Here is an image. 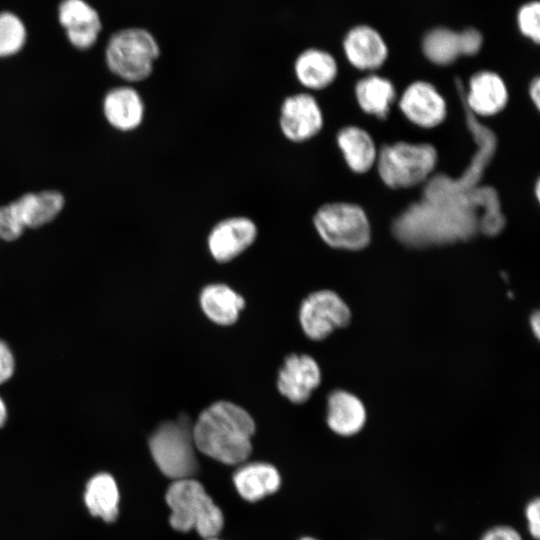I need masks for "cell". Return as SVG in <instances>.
<instances>
[{
  "mask_svg": "<svg viewBox=\"0 0 540 540\" xmlns=\"http://www.w3.org/2000/svg\"><path fill=\"white\" fill-rule=\"evenodd\" d=\"M517 27L521 34L539 44L540 41V3L530 1L523 4L517 12Z\"/></svg>",
  "mask_w": 540,
  "mask_h": 540,
  "instance_id": "484cf974",
  "label": "cell"
},
{
  "mask_svg": "<svg viewBox=\"0 0 540 540\" xmlns=\"http://www.w3.org/2000/svg\"><path fill=\"white\" fill-rule=\"evenodd\" d=\"M258 236V227L247 216H231L218 221L210 230L207 245L220 263L233 260L247 250Z\"/></svg>",
  "mask_w": 540,
  "mask_h": 540,
  "instance_id": "7c38bea8",
  "label": "cell"
},
{
  "mask_svg": "<svg viewBox=\"0 0 540 540\" xmlns=\"http://www.w3.org/2000/svg\"><path fill=\"white\" fill-rule=\"evenodd\" d=\"M524 515L527 523V529L530 536L539 540L540 537V499L534 497L530 499L524 508Z\"/></svg>",
  "mask_w": 540,
  "mask_h": 540,
  "instance_id": "83f0119b",
  "label": "cell"
},
{
  "mask_svg": "<svg viewBox=\"0 0 540 540\" xmlns=\"http://www.w3.org/2000/svg\"><path fill=\"white\" fill-rule=\"evenodd\" d=\"M346 60L360 71H376L388 59V45L374 27L361 24L348 30L342 40Z\"/></svg>",
  "mask_w": 540,
  "mask_h": 540,
  "instance_id": "4fadbf2b",
  "label": "cell"
},
{
  "mask_svg": "<svg viewBox=\"0 0 540 540\" xmlns=\"http://www.w3.org/2000/svg\"><path fill=\"white\" fill-rule=\"evenodd\" d=\"M65 206L64 196L56 190L23 194L0 206V239L17 240L26 228H39L52 222Z\"/></svg>",
  "mask_w": 540,
  "mask_h": 540,
  "instance_id": "52a82bcc",
  "label": "cell"
},
{
  "mask_svg": "<svg viewBox=\"0 0 540 540\" xmlns=\"http://www.w3.org/2000/svg\"><path fill=\"white\" fill-rule=\"evenodd\" d=\"M299 540H318V539L313 538V537L306 536V537H302V538L299 539Z\"/></svg>",
  "mask_w": 540,
  "mask_h": 540,
  "instance_id": "e575fe53",
  "label": "cell"
},
{
  "mask_svg": "<svg viewBox=\"0 0 540 540\" xmlns=\"http://www.w3.org/2000/svg\"><path fill=\"white\" fill-rule=\"evenodd\" d=\"M165 500L171 510L169 523L176 531L195 529L206 539L216 537L222 530V511L197 480H174L166 491Z\"/></svg>",
  "mask_w": 540,
  "mask_h": 540,
  "instance_id": "3957f363",
  "label": "cell"
},
{
  "mask_svg": "<svg viewBox=\"0 0 540 540\" xmlns=\"http://www.w3.org/2000/svg\"><path fill=\"white\" fill-rule=\"evenodd\" d=\"M354 96L359 109L379 121L386 120L398 99L394 83L387 77L368 74L354 85Z\"/></svg>",
  "mask_w": 540,
  "mask_h": 540,
  "instance_id": "d6986e66",
  "label": "cell"
},
{
  "mask_svg": "<svg viewBox=\"0 0 540 540\" xmlns=\"http://www.w3.org/2000/svg\"><path fill=\"white\" fill-rule=\"evenodd\" d=\"M255 423L242 407L227 401L213 403L192 427L195 447L227 465L244 462L252 451Z\"/></svg>",
  "mask_w": 540,
  "mask_h": 540,
  "instance_id": "6da1fadb",
  "label": "cell"
},
{
  "mask_svg": "<svg viewBox=\"0 0 540 540\" xmlns=\"http://www.w3.org/2000/svg\"><path fill=\"white\" fill-rule=\"evenodd\" d=\"M299 319L304 333L309 338L321 340L335 329L348 325L351 312L347 304L335 292L321 290L304 299L300 307Z\"/></svg>",
  "mask_w": 540,
  "mask_h": 540,
  "instance_id": "9c48e42d",
  "label": "cell"
},
{
  "mask_svg": "<svg viewBox=\"0 0 540 540\" xmlns=\"http://www.w3.org/2000/svg\"><path fill=\"white\" fill-rule=\"evenodd\" d=\"M234 486L246 501L255 502L275 493L281 484L278 470L262 462L248 463L233 475Z\"/></svg>",
  "mask_w": 540,
  "mask_h": 540,
  "instance_id": "44dd1931",
  "label": "cell"
},
{
  "mask_svg": "<svg viewBox=\"0 0 540 540\" xmlns=\"http://www.w3.org/2000/svg\"><path fill=\"white\" fill-rule=\"evenodd\" d=\"M312 223L323 242L334 249L358 251L371 241L369 216L361 205L354 202L324 203L315 211Z\"/></svg>",
  "mask_w": 540,
  "mask_h": 540,
  "instance_id": "5b68a950",
  "label": "cell"
},
{
  "mask_svg": "<svg viewBox=\"0 0 540 540\" xmlns=\"http://www.w3.org/2000/svg\"><path fill=\"white\" fill-rule=\"evenodd\" d=\"M56 21L67 43L79 51L93 48L104 30L101 13L89 0H60Z\"/></svg>",
  "mask_w": 540,
  "mask_h": 540,
  "instance_id": "ba28073f",
  "label": "cell"
},
{
  "mask_svg": "<svg viewBox=\"0 0 540 540\" xmlns=\"http://www.w3.org/2000/svg\"><path fill=\"white\" fill-rule=\"evenodd\" d=\"M161 55L156 36L146 27L131 25L113 31L104 47L108 70L127 83L148 79Z\"/></svg>",
  "mask_w": 540,
  "mask_h": 540,
  "instance_id": "7a4b0ae2",
  "label": "cell"
},
{
  "mask_svg": "<svg viewBox=\"0 0 540 540\" xmlns=\"http://www.w3.org/2000/svg\"><path fill=\"white\" fill-rule=\"evenodd\" d=\"M324 127V114L316 97L298 92L284 98L280 106L279 128L290 142L303 143L315 138Z\"/></svg>",
  "mask_w": 540,
  "mask_h": 540,
  "instance_id": "30bf717a",
  "label": "cell"
},
{
  "mask_svg": "<svg viewBox=\"0 0 540 540\" xmlns=\"http://www.w3.org/2000/svg\"><path fill=\"white\" fill-rule=\"evenodd\" d=\"M479 540H523V537L515 527L498 524L485 530Z\"/></svg>",
  "mask_w": 540,
  "mask_h": 540,
  "instance_id": "f1b7e54d",
  "label": "cell"
},
{
  "mask_svg": "<svg viewBox=\"0 0 540 540\" xmlns=\"http://www.w3.org/2000/svg\"><path fill=\"white\" fill-rule=\"evenodd\" d=\"M7 419V408L4 400L0 397V428L4 426Z\"/></svg>",
  "mask_w": 540,
  "mask_h": 540,
  "instance_id": "d6a6232c",
  "label": "cell"
},
{
  "mask_svg": "<svg viewBox=\"0 0 540 540\" xmlns=\"http://www.w3.org/2000/svg\"><path fill=\"white\" fill-rule=\"evenodd\" d=\"M530 324L533 333L537 338H539V332H540V315L539 312L536 311L534 314H532L530 318Z\"/></svg>",
  "mask_w": 540,
  "mask_h": 540,
  "instance_id": "1f68e13d",
  "label": "cell"
},
{
  "mask_svg": "<svg viewBox=\"0 0 540 540\" xmlns=\"http://www.w3.org/2000/svg\"><path fill=\"white\" fill-rule=\"evenodd\" d=\"M200 305L211 321L219 325H231L237 320L245 301L229 286L211 284L202 290Z\"/></svg>",
  "mask_w": 540,
  "mask_h": 540,
  "instance_id": "603a6c76",
  "label": "cell"
},
{
  "mask_svg": "<svg viewBox=\"0 0 540 540\" xmlns=\"http://www.w3.org/2000/svg\"><path fill=\"white\" fill-rule=\"evenodd\" d=\"M103 114L114 129L130 132L143 122L145 105L139 92L132 86L114 87L104 96Z\"/></svg>",
  "mask_w": 540,
  "mask_h": 540,
  "instance_id": "e0dca14e",
  "label": "cell"
},
{
  "mask_svg": "<svg viewBox=\"0 0 540 540\" xmlns=\"http://www.w3.org/2000/svg\"><path fill=\"white\" fill-rule=\"evenodd\" d=\"M426 58L437 65L453 63L461 54L458 32L447 27L429 30L422 39Z\"/></svg>",
  "mask_w": 540,
  "mask_h": 540,
  "instance_id": "cb8c5ba5",
  "label": "cell"
},
{
  "mask_svg": "<svg viewBox=\"0 0 540 540\" xmlns=\"http://www.w3.org/2000/svg\"><path fill=\"white\" fill-rule=\"evenodd\" d=\"M293 72L302 87L308 91H320L335 82L339 67L336 58L329 51L309 47L296 56Z\"/></svg>",
  "mask_w": 540,
  "mask_h": 540,
  "instance_id": "2e32d148",
  "label": "cell"
},
{
  "mask_svg": "<svg viewBox=\"0 0 540 540\" xmlns=\"http://www.w3.org/2000/svg\"><path fill=\"white\" fill-rule=\"evenodd\" d=\"M192 427L187 418L162 423L149 439V449L160 471L173 480L197 471Z\"/></svg>",
  "mask_w": 540,
  "mask_h": 540,
  "instance_id": "8992f818",
  "label": "cell"
},
{
  "mask_svg": "<svg viewBox=\"0 0 540 540\" xmlns=\"http://www.w3.org/2000/svg\"><path fill=\"white\" fill-rule=\"evenodd\" d=\"M120 493L115 478L107 472L93 475L84 489V503L89 513L104 522H114L119 515Z\"/></svg>",
  "mask_w": 540,
  "mask_h": 540,
  "instance_id": "7402d4cb",
  "label": "cell"
},
{
  "mask_svg": "<svg viewBox=\"0 0 540 540\" xmlns=\"http://www.w3.org/2000/svg\"><path fill=\"white\" fill-rule=\"evenodd\" d=\"M438 161V151L431 143L396 141L378 149L375 167L386 187L410 189L425 182Z\"/></svg>",
  "mask_w": 540,
  "mask_h": 540,
  "instance_id": "277c9868",
  "label": "cell"
},
{
  "mask_svg": "<svg viewBox=\"0 0 540 540\" xmlns=\"http://www.w3.org/2000/svg\"><path fill=\"white\" fill-rule=\"evenodd\" d=\"M534 195H535V198L537 201H539V198H540V182H539V178L536 179L535 181V185H534Z\"/></svg>",
  "mask_w": 540,
  "mask_h": 540,
  "instance_id": "836d02e7",
  "label": "cell"
},
{
  "mask_svg": "<svg viewBox=\"0 0 540 540\" xmlns=\"http://www.w3.org/2000/svg\"><path fill=\"white\" fill-rule=\"evenodd\" d=\"M398 109L413 125L433 129L447 118L448 105L437 87L426 80L408 84L397 99Z\"/></svg>",
  "mask_w": 540,
  "mask_h": 540,
  "instance_id": "8fae6325",
  "label": "cell"
},
{
  "mask_svg": "<svg viewBox=\"0 0 540 540\" xmlns=\"http://www.w3.org/2000/svg\"><path fill=\"white\" fill-rule=\"evenodd\" d=\"M326 420L334 433L353 436L364 427L366 410L357 396L344 390H335L328 397Z\"/></svg>",
  "mask_w": 540,
  "mask_h": 540,
  "instance_id": "ffe728a7",
  "label": "cell"
},
{
  "mask_svg": "<svg viewBox=\"0 0 540 540\" xmlns=\"http://www.w3.org/2000/svg\"><path fill=\"white\" fill-rule=\"evenodd\" d=\"M15 370V359L10 347L0 340V384L8 381Z\"/></svg>",
  "mask_w": 540,
  "mask_h": 540,
  "instance_id": "f546056e",
  "label": "cell"
},
{
  "mask_svg": "<svg viewBox=\"0 0 540 540\" xmlns=\"http://www.w3.org/2000/svg\"><path fill=\"white\" fill-rule=\"evenodd\" d=\"M509 102L505 80L492 70H480L468 81L466 103L470 111L480 117L501 113Z\"/></svg>",
  "mask_w": 540,
  "mask_h": 540,
  "instance_id": "5bb4252c",
  "label": "cell"
},
{
  "mask_svg": "<svg viewBox=\"0 0 540 540\" xmlns=\"http://www.w3.org/2000/svg\"><path fill=\"white\" fill-rule=\"evenodd\" d=\"M528 96L536 111L540 108V79L535 76L528 86Z\"/></svg>",
  "mask_w": 540,
  "mask_h": 540,
  "instance_id": "4dcf8cb0",
  "label": "cell"
},
{
  "mask_svg": "<svg viewBox=\"0 0 540 540\" xmlns=\"http://www.w3.org/2000/svg\"><path fill=\"white\" fill-rule=\"evenodd\" d=\"M205 540H219L216 537L206 538Z\"/></svg>",
  "mask_w": 540,
  "mask_h": 540,
  "instance_id": "d590c367",
  "label": "cell"
},
{
  "mask_svg": "<svg viewBox=\"0 0 540 540\" xmlns=\"http://www.w3.org/2000/svg\"><path fill=\"white\" fill-rule=\"evenodd\" d=\"M458 36L462 55H475L481 49L483 36L476 28H466Z\"/></svg>",
  "mask_w": 540,
  "mask_h": 540,
  "instance_id": "4316f807",
  "label": "cell"
},
{
  "mask_svg": "<svg viewBox=\"0 0 540 540\" xmlns=\"http://www.w3.org/2000/svg\"><path fill=\"white\" fill-rule=\"evenodd\" d=\"M28 40L29 29L24 19L13 10H0V59L21 53Z\"/></svg>",
  "mask_w": 540,
  "mask_h": 540,
  "instance_id": "d4e9b609",
  "label": "cell"
},
{
  "mask_svg": "<svg viewBox=\"0 0 540 540\" xmlns=\"http://www.w3.org/2000/svg\"><path fill=\"white\" fill-rule=\"evenodd\" d=\"M320 381V368L312 357L292 354L279 371L277 387L291 402L301 404L308 400Z\"/></svg>",
  "mask_w": 540,
  "mask_h": 540,
  "instance_id": "9a60e30c",
  "label": "cell"
},
{
  "mask_svg": "<svg viewBox=\"0 0 540 540\" xmlns=\"http://www.w3.org/2000/svg\"><path fill=\"white\" fill-rule=\"evenodd\" d=\"M335 141L346 166L354 174L364 175L375 167L378 148L366 129L357 125L344 126L338 130Z\"/></svg>",
  "mask_w": 540,
  "mask_h": 540,
  "instance_id": "ac0fdd59",
  "label": "cell"
}]
</instances>
